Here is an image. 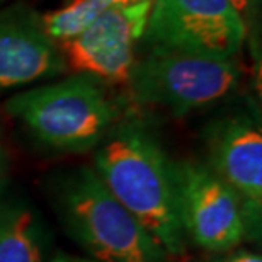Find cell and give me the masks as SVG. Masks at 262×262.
Returning <instances> with one entry per match:
<instances>
[{
	"mask_svg": "<svg viewBox=\"0 0 262 262\" xmlns=\"http://www.w3.org/2000/svg\"><path fill=\"white\" fill-rule=\"evenodd\" d=\"M94 172L165 254L184 252L174 162L145 124L126 121L109 129L99 143Z\"/></svg>",
	"mask_w": 262,
	"mask_h": 262,
	"instance_id": "obj_1",
	"label": "cell"
},
{
	"mask_svg": "<svg viewBox=\"0 0 262 262\" xmlns=\"http://www.w3.org/2000/svg\"><path fill=\"white\" fill-rule=\"evenodd\" d=\"M5 111L41 143L63 151L97 146L118 119V106L96 77L77 73L10 97Z\"/></svg>",
	"mask_w": 262,
	"mask_h": 262,
	"instance_id": "obj_2",
	"label": "cell"
},
{
	"mask_svg": "<svg viewBox=\"0 0 262 262\" xmlns=\"http://www.w3.org/2000/svg\"><path fill=\"white\" fill-rule=\"evenodd\" d=\"M61 209L72 233L101 262H164L165 250L116 201L99 176L80 169L61 189Z\"/></svg>",
	"mask_w": 262,
	"mask_h": 262,
	"instance_id": "obj_3",
	"label": "cell"
},
{
	"mask_svg": "<svg viewBox=\"0 0 262 262\" xmlns=\"http://www.w3.org/2000/svg\"><path fill=\"white\" fill-rule=\"evenodd\" d=\"M238 80L240 67L235 58L150 48L148 55L133 63L126 83L135 102L167 107L176 116H184L228 96Z\"/></svg>",
	"mask_w": 262,
	"mask_h": 262,
	"instance_id": "obj_4",
	"label": "cell"
},
{
	"mask_svg": "<svg viewBox=\"0 0 262 262\" xmlns=\"http://www.w3.org/2000/svg\"><path fill=\"white\" fill-rule=\"evenodd\" d=\"M247 26L230 0H154L143 33L150 48L235 58Z\"/></svg>",
	"mask_w": 262,
	"mask_h": 262,
	"instance_id": "obj_5",
	"label": "cell"
},
{
	"mask_svg": "<svg viewBox=\"0 0 262 262\" xmlns=\"http://www.w3.org/2000/svg\"><path fill=\"white\" fill-rule=\"evenodd\" d=\"M174 182L182 230L199 247L223 252L242 242L249 220L242 199L208 165L176 162Z\"/></svg>",
	"mask_w": 262,
	"mask_h": 262,
	"instance_id": "obj_6",
	"label": "cell"
},
{
	"mask_svg": "<svg viewBox=\"0 0 262 262\" xmlns=\"http://www.w3.org/2000/svg\"><path fill=\"white\" fill-rule=\"evenodd\" d=\"M154 0H133L107 9L82 33L63 41L67 65L101 82H126L135 45L145 33Z\"/></svg>",
	"mask_w": 262,
	"mask_h": 262,
	"instance_id": "obj_7",
	"label": "cell"
},
{
	"mask_svg": "<svg viewBox=\"0 0 262 262\" xmlns=\"http://www.w3.org/2000/svg\"><path fill=\"white\" fill-rule=\"evenodd\" d=\"M67 67L41 15L26 5L0 9V91L60 75Z\"/></svg>",
	"mask_w": 262,
	"mask_h": 262,
	"instance_id": "obj_8",
	"label": "cell"
},
{
	"mask_svg": "<svg viewBox=\"0 0 262 262\" xmlns=\"http://www.w3.org/2000/svg\"><path fill=\"white\" fill-rule=\"evenodd\" d=\"M209 169L242 199L249 220L260 218L262 133L257 121L237 114L213 124L208 133Z\"/></svg>",
	"mask_w": 262,
	"mask_h": 262,
	"instance_id": "obj_9",
	"label": "cell"
},
{
	"mask_svg": "<svg viewBox=\"0 0 262 262\" xmlns=\"http://www.w3.org/2000/svg\"><path fill=\"white\" fill-rule=\"evenodd\" d=\"M0 262H41L33 213L0 192Z\"/></svg>",
	"mask_w": 262,
	"mask_h": 262,
	"instance_id": "obj_10",
	"label": "cell"
},
{
	"mask_svg": "<svg viewBox=\"0 0 262 262\" xmlns=\"http://www.w3.org/2000/svg\"><path fill=\"white\" fill-rule=\"evenodd\" d=\"M126 2L133 0H75L63 9L43 15L45 31L51 39H72L107 9Z\"/></svg>",
	"mask_w": 262,
	"mask_h": 262,
	"instance_id": "obj_11",
	"label": "cell"
},
{
	"mask_svg": "<svg viewBox=\"0 0 262 262\" xmlns=\"http://www.w3.org/2000/svg\"><path fill=\"white\" fill-rule=\"evenodd\" d=\"M233 4V7L237 9V12L240 14V17L244 19L245 26L249 23H252L254 17L259 15V5L260 0H230Z\"/></svg>",
	"mask_w": 262,
	"mask_h": 262,
	"instance_id": "obj_12",
	"label": "cell"
},
{
	"mask_svg": "<svg viewBox=\"0 0 262 262\" xmlns=\"http://www.w3.org/2000/svg\"><path fill=\"white\" fill-rule=\"evenodd\" d=\"M228 262H262V259H260V255L252 254V252H238Z\"/></svg>",
	"mask_w": 262,
	"mask_h": 262,
	"instance_id": "obj_13",
	"label": "cell"
},
{
	"mask_svg": "<svg viewBox=\"0 0 262 262\" xmlns=\"http://www.w3.org/2000/svg\"><path fill=\"white\" fill-rule=\"evenodd\" d=\"M5 169H7V155H5L2 140H0V181H2V177L5 174Z\"/></svg>",
	"mask_w": 262,
	"mask_h": 262,
	"instance_id": "obj_14",
	"label": "cell"
},
{
	"mask_svg": "<svg viewBox=\"0 0 262 262\" xmlns=\"http://www.w3.org/2000/svg\"><path fill=\"white\" fill-rule=\"evenodd\" d=\"M53 262H91V260H83V259L70 257V255H60V257H56Z\"/></svg>",
	"mask_w": 262,
	"mask_h": 262,
	"instance_id": "obj_15",
	"label": "cell"
}]
</instances>
